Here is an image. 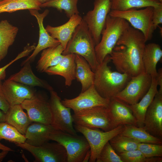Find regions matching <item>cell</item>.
Wrapping results in <instances>:
<instances>
[{
  "mask_svg": "<svg viewBox=\"0 0 162 162\" xmlns=\"http://www.w3.org/2000/svg\"><path fill=\"white\" fill-rule=\"evenodd\" d=\"M146 42L140 31L130 26L124 31L110 55L117 71L131 77L145 72L142 57Z\"/></svg>",
  "mask_w": 162,
  "mask_h": 162,
  "instance_id": "1",
  "label": "cell"
},
{
  "mask_svg": "<svg viewBox=\"0 0 162 162\" xmlns=\"http://www.w3.org/2000/svg\"><path fill=\"white\" fill-rule=\"evenodd\" d=\"M110 62V55H108L99 64L94 72L93 83L100 95L110 99L124 88L132 77L126 74L112 71L108 65Z\"/></svg>",
  "mask_w": 162,
  "mask_h": 162,
  "instance_id": "2",
  "label": "cell"
},
{
  "mask_svg": "<svg viewBox=\"0 0 162 162\" xmlns=\"http://www.w3.org/2000/svg\"><path fill=\"white\" fill-rule=\"evenodd\" d=\"M95 45L87 25L82 20L76 28L62 54H74L82 56L94 72L99 64L95 55Z\"/></svg>",
  "mask_w": 162,
  "mask_h": 162,
  "instance_id": "3",
  "label": "cell"
},
{
  "mask_svg": "<svg viewBox=\"0 0 162 162\" xmlns=\"http://www.w3.org/2000/svg\"><path fill=\"white\" fill-rule=\"evenodd\" d=\"M130 26V23L123 18L107 15L100 40L95 47L96 58L99 64L110 54L124 31Z\"/></svg>",
  "mask_w": 162,
  "mask_h": 162,
  "instance_id": "4",
  "label": "cell"
},
{
  "mask_svg": "<svg viewBox=\"0 0 162 162\" xmlns=\"http://www.w3.org/2000/svg\"><path fill=\"white\" fill-rule=\"evenodd\" d=\"M49 139L60 143L64 147L67 154V162H82L90 149L89 144L83 136L55 130L50 134Z\"/></svg>",
  "mask_w": 162,
  "mask_h": 162,
  "instance_id": "5",
  "label": "cell"
},
{
  "mask_svg": "<svg viewBox=\"0 0 162 162\" xmlns=\"http://www.w3.org/2000/svg\"><path fill=\"white\" fill-rule=\"evenodd\" d=\"M153 7H148L141 10L133 8L124 11L111 10L109 15L112 17L123 18L134 28L140 31L146 41L151 40L154 31L152 22Z\"/></svg>",
  "mask_w": 162,
  "mask_h": 162,
  "instance_id": "6",
  "label": "cell"
},
{
  "mask_svg": "<svg viewBox=\"0 0 162 162\" xmlns=\"http://www.w3.org/2000/svg\"><path fill=\"white\" fill-rule=\"evenodd\" d=\"M75 124L92 129H100L107 131L112 129L107 107L98 106L82 110L72 115Z\"/></svg>",
  "mask_w": 162,
  "mask_h": 162,
  "instance_id": "7",
  "label": "cell"
},
{
  "mask_svg": "<svg viewBox=\"0 0 162 162\" xmlns=\"http://www.w3.org/2000/svg\"><path fill=\"white\" fill-rule=\"evenodd\" d=\"M74 127L77 132L83 134L89 144L91 153L88 161L90 162H96L105 144L113 137L121 134L124 129V125H119L107 131L75 124Z\"/></svg>",
  "mask_w": 162,
  "mask_h": 162,
  "instance_id": "8",
  "label": "cell"
},
{
  "mask_svg": "<svg viewBox=\"0 0 162 162\" xmlns=\"http://www.w3.org/2000/svg\"><path fill=\"white\" fill-rule=\"evenodd\" d=\"M94 5L93 9L88 11L82 20L86 24L96 45L100 40L107 16L111 10V4L110 0H95Z\"/></svg>",
  "mask_w": 162,
  "mask_h": 162,
  "instance_id": "9",
  "label": "cell"
},
{
  "mask_svg": "<svg viewBox=\"0 0 162 162\" xmlns=\"http://www.w3.org/2000/svg\"><path fill=\"white\" fill-rule=\"evenodd\" d=\"M17 146L28 152L34 158L35 162H67V154L60 143L46 142L36 146L24 143H15Z\"/></svg>",
  "mask_w": 162,
  "mask_h": 162,
  "instance_id": "10",
  "label": "cell"
},
{
  "mask_svg": "<svg viewBox=\"0 0 162 162\" xmlns=\"http://www.w3.org/2000/svg\"><path fill=\"white\" fill-rule=\"evenodd\" d=\"M50 92L49 101L52 116L51 124L56 130L77 134V131L73 125L71 109L62 104L60 97L56 92L52 90Z\"/></svg>",
  "mask_w": 162,
  "mask_h": 162,
  "instance_id": "11",
  "label": "cell"
},
{
  "mask_svg": "<svg viewBox=\"0 0 162 162\" xmlns=\"http://www.w3.org/2000/svg\"><path fill=\"white\" fill-rule=\"evenodd\" d=\"M152 80L151 75L145 72L132 77L124 88L114 97L129 105L137 103L148 91Z\"/></svg>",
  "mask_w": 162,
  "mask_h": 162,
  "instance_id": "12",
  "label": "cell"
},
{
  "mask_svg": "<svg viewBox=\"0 0 162 162\" xmlns=\"http://www.w3.org/2000/svg\"><path fill=\"white\" fill-rule=\"evenodd\" d=\"M110 100L100 95L93 84L77 97L71 99L65 98L61 102L64 106L72 109L74 113L96 106L107 107Z\"/></svg>",
  "mask_w": 162,
  "mask_h": 162,
  "instance_id": "13",
  "label": "cell"
},
{
  "mask_svg": "<svg viewBox=\"0 0 162 162\" xmlns=\"http://www.w3.org/2000/svg\"><path fill=\"white\" fill-rule=\"evenodd\" d=\"M21 105L32 122L51 124L52 116L49 101L44 96L36 93Z\"/></svg>",
  "mask_w": 162,
  "mask_h": 162,
  "instance_id": "14",
  "label": "cell"
},
{
  "mask_svg": "<svg viewBox=\"0 0 162 162\" xmlns=\"http://www.w3.org/2000/svg\"><path fill=\"white\" fill-rule=\"evenodd\" d=\"M143 127L150 134L162 139V91L158 90L148 107Z\"/></svg>",
  "mask_w": 162,
  "mask_h": 162,
  "instance_id": "15",
  "label": "cell"
},
{
  "mask_svg": "<svg viewBox=\"0 0 162 162\" xmlns=\"http://www.w3.org/2000/svg\"><path fill=\"white\" fill-rule=\"evenodd\" d=\"M107 108L112 129L125 124L137 126L136 119L129 105L114 97L110 99Z\"/></svg>",
  "mask_w": 162,
  "mask_h": 162,
  "instance_id": "16",
  "label": "cell"
},
{
  "mask_svg": "<svg viewBox=\"0 0 162 162\" xmlns=\"http://www.w3.org/2000/svg\"><path fill=\"white\" fill-rule=\"evenodd\" d=\"M29 10L30 14L35 16L37 20L39 27V38L38 44L32 53L22 62V66L27 62L31 63L38 54L43 50L60 44L58 40L50 35L44 26V20L49 14V10L46 9L41 13H40L38 10L35 9H30Z\"/></svg>",
  "mask_w": 162,
  "mask_h": 162,
  "instance_id": "17",
  "label": "cell"
},
{
  "mask_svg": "<svg viewBox=\"0 0 162 162\" xmlns=\"http://www.w3.org/2000/svg\"><path fill=\"white\" fill-rule=\"evenodd\" d=\"M4 97L10 106L21 105L26 100L30 99L36 94L31 87L8 79L2 84Z\"/></svg>",
  "mask_w": 162,
  "mask_h": 162,
  "instance_id": "18",
  "label": "cell"
},
{
  "mask_svg": "<svg viewBox=\"0 0 162 162\" xmlns=\"http://www.w3.org/2000/svg\"><path fill=\"white\" fill-rule=\"evenodd\" d=\"M69 18L68 21L63 25L56 27L48 25L45 28L51 37L59 41L64 50L76 28L82 20L79 14L74 15Z\"/></svg>",
  "mask_w": 162,
  "mask_h": 162,
  "instance_id": "19",
  "label": "cell"
},
{
  "mask_svg": "<svg viewBox=\"0 0 162 162\" xmlns=\"http://www.w3.org/2000/svg\"><path fill=\"white\" fill-rule=\"evenodd\" d=\"M75 55H63L60 62L56 65L48 68L45 72L49 75H58L65 79V85L70 86L76 79Z\"/></svg>",
  "mask_w": 162,
  "mask_h": 162,
  "instance_id": "20",
  "label": "cell"
},
{
  "mask_svg": "<svg viewBox=\"0 0 162 162\" xmlns=\"http://www.w3.org/2000/svg\"><path fill=\"white\" fill-rule=\"evenodd\" d=\"M56 130L51 124L33 122L27 128L24 134L25 142L38 146L49 141L50 134Z\"/></svg>",
  "mask_w": 162,
  "mask_h": 162,
  "instance_id": "21",
  "label": "cell"
},
{
  "mask_svg": "<svg viewBox=\"0 0 162 162\" xmlns=\"http://www.w3.org/2000/svg\"><path fill=\"white\" fill-rule=\"evenodd\" d=\"M158 85L155 78H152L151 87L147 93L137 103L129 105L133 114L135 118L137 126L142 127L146 112L158 92Z\"/></svg>",
  "mask_w": 162,
  "mask_h": 162,
  "instance_id": "22",
  "label": "cell"
},
{
  "mask_svg": "<svg viewBox=\"0 0 162 162\" xmlns=\"http://www.w3.org/2000/svg\"><path fill=\"white\" fill-rule=\"evenodd\" d=\"M31 63L24 64L18 72L11 75L9 79L30 86H38L49 91L53 90L52 87L46 82L37 76L33 73Z\"/></svg>",
  "mask_w": 162,
  "mask_h": 162,
  "instance_id": "23",
  "label": "cell"
},
{
  "mask_svg": "<svg viewBox=\"0 0 162 162\" xmlns=\"http://www.w3.org/2000/svg\"><path fill=\"white\" fill-rule=\"evenodd\" d=\"M162 57V50L159 44L154 43L146 44L142 61L145 72L152 78L157 76V64Z\"/></svg>",
  "mask_w": 162,
  "mask_h": 162,
  "instance_id": "24",
  "label": "cell"
},
{
  "mask_svg": "<svg viewBox=\"0 0 162 162\" xmlns=\"http://www.w3.org/2000/svg\"><path fill=\"white\" fill-rule=\"evenodd\" d=\"M23 110L21 105L10 106L5 113V122L24 135L27 128L32 122Z\"/></svg>",
  "mask_w": 162,
  "mask_h": 162,
  "instance_id": "25",
  "label": "cell"
},
{
  "mask_svg": "<svg viewBox=\"0 0 162 162\" xmlns=\"http://www.w3.org/2000/svg\"><path fill=\"white\" fill-rule=\"evenodd\" d=\"M18 28L6 20L0 22V62L7 56L9 47L14 43Z\"/></svg>",
  "mask_w": 162,
  "mask_h": 162,
  "instance_id": "26",
  "label": "cell"
},
{
  "mask_svg": "<svg viewBox=\"0 0 162 162\" xmlns=\"http://www.w3.org/2000/svg\"><path fill=\"white\" fill-rule=\"evenodd\" d=\"M75 55L76 79L81 84V92L88 88L94 83V73L86 60L82 56Z\"/></svg>",
  "mask_w": 162,
  "mask_h": 162,
  "instance_id": "27",
  "label": "cell"
},
{
  "mask_svg": "<svg viewBox=\"0 0 162 162\" xmlns=\"http://www.w3.org/2000/svg\"><path fill=\"white\" fill-rule=\"evenodd\" d=\"M64 49L60 44L42 50L36 68L40 72H45L49 68L57 64L62 58Z\"/></svg>",
  "mask_w": 162,
  "mask_h": 162,
  "instance_id": "28",
  "label": "cell"
},
{
  "mask_svg": "<svg viewBox=\"0 0 162 162\" xmlns=\"http://www.w3.org/2000/svg\"><path fill=\"white\" fill-rule=\"evenodd\" d=\"M121 134L130 137L140 142L162 145V139L155 137L147 132L143 127L125 124Z\"/></svg>",
  "mask_w": 162,
  "mask_h": 162,
  "instance_id": "29",
  "label": "cell"
},
{
  "mask_svg": "<svg viewBox=\"0 0 162 162\" xmlns=\"http://www.w3.org/2000/svg\"><path fill=\"white\" fill-rule=\"evenodd\" d=\"M40 4L37 0H2L0 1V14L11 13L23 10H40Z\"/></svg>",
  "mask_w": 162,
  "mask_h": 162,
  "instance_id": "30",
  "label": "cell"
},
{
  "mask_svg": "<svg viewBox=\"0 0 162 162\" xmlns=\"http://www.w3.org/2000/svg\"><path fill=\"white\" fill-rule=\"evenodd\" d=\"M111 10L124 11L131 9L157 7L162 4L158 0H110Z\"/></svg>",
  "mask_w": 162,
  "mask_h": 162,
  "instance_id": "31",
  "label": "cell"
},
{
  "mask_svg": "<svg viewBox=\"0 0 162 162\" xmlns=\"http://www.w3.org/2000/svg\"><path fill=\"white\" fill-rule=\"evenodd\" d=\"M109 142L118 154L137 149L140 142L136 140L120 134L113 137Z\"/></svg>",
  "mask_w": 162,
  "mask_h": 162,
  "instance_id": "32",
  "label": "cell"
},
{
  "mask_svg": "<svg viewBox=\"0 0 162 162\" xmlns=\"http://www.w3.org/2000/svg\"><path fill=\"white\" fill-rule=\"evenodd\" d=\"M77 2L78 0H51L40 4V7H52L60 11L64 10L67 17L70 18L74 15L79 14Z\"/></svg>",
  "mask_w": 162,
  "mask_h": 162,
  "instance_id": "33",
  "label": "cell"
},
{
  "mask_svg": "<svg viewBox=\"0 0 162 162\" xmlns=\"http://www.w3.org/2000/svg\"><path fill=\"white\" fill-rule=\"evenodd\" d=\"M4 140L15 143H24L26 138L15 128L6 122H0V141Z\"/></svg>",
  "mask_w": 162,
  "mask_h": 162,
  "instance_id": "34",
  "label": "cell"
},
{
  "mask_svg": "<svg viewBox=\"0 0 162 162\" xmlns=\"http://www.w3.org/2000/svg\"><path fill=\"white\" fill-rule=\"evenodd\" d=\"M123 162H162L161 157L146 158L138 149L118 154Z\"/></svg>",
  "mask_w": 162,
  "mask_h": 162,
  "instance_id": "35",
  "label": "cell"
},
{
  "mask_svg": "<svg viewBox=\"0 0 162 162\" xmlns=\"http://www.w3.org/2000/svg\"><path fill=\"white\" fill-rule=\"evenodd\" d=\"M97 162H123L120 157L107 142L101 149Z\"/></svg>",
  "mask_w": 162,
  "mask_h": 162,
  "instance_id": "36",
  "label": "cell"
},
{
  "mask_svg": "<svg viewBox=\"0 0 162 162\" xmlns=\"http://www.w3.org/2000/svg\"><path fill=\"white\" fill-rule=\"evenodd\" d=\"M137 149L146 158L162 157V145L140 142Z\"/></svg>",
  "mask_w": 162,
  "mask_h": 162,
  "instance_id": "37",
  "label": "cell"
},
{
  "mask_svg": "<svg viewBox=\"0 0 162 162\" xmlns=\"http://www.w3.org/2000/svg\"><path fill=\"white\" fill-rule=\"evenodd\" d=\"M152 22L154 30L162 23V4L157 7L153 8Z\"/></svg>",
  "mask_w": 162,
  "mask_h": 162,
  "instance_id": "38",
  "label": "cell"
},
{
  "mask_svg": "<svg viewBox=\"0 0 162 162\" xmlns=\"http://www.w3.org/2000/svg\"><path fill=\"white\" fill-rule=\"evenodd\" d=\"M26 56L25 53L21 52L13 60L4 66L0 68V80H2L5 78L6 76V70L12 63L19 59Z\"/></svg>",
  "mask_w": 162,
  "mask_h": 162,
  "instance_id": "39",
  "label": "cell"
},
{
  "mask_svg": "<svg viewBox=\"0 0 162 162\" xmlns=\"http://www.w3.org/2000/svg\"><path fill=\"white\" fill-rule=\"evenodd\" d=\"M2 82L0 80V110L6 113L10 107V106L6 100L2 91Z\"/></svg>",
  "mask_w": 162,
  "mask_h": 162,
  "instance_id": "40",
  "label": "cell"
},
{
  "mask_svg": "<svg viewBox=\"0 0 162 162\" xmlns=\"http://www.w3.org/2000/svg\"><path fill=\"white\" fill-rule=\"evenodd\" d=\"M157 80L158 86L160 88L159 90L162 91V68H160L157 71V74L155 78Z\"/></svg>",
  "mask_w": 162,
  "mask_h": 162,
  "instance_id": "41",
  "label": "cell"
},
{
  "mask_svg": "<svg viewBox=\"0 0 162 162\" xmlns=\"http://www.w3.org/2000/svg\"><path fill=\"white\" fill-rule=\"evenodd\" d=\"M0 150L2 151H8L9 152H13L14 150L11 148L3 144L0 142Z\"/></svg>",
  "mask_w": 162,
  "mask_h": 162,
  "instance_id": "42",
  "label": "cell"
},
{
  "mask_svg": "<svg viewBox=\"0 0 162 162\" xmlns=\"http://www.w3.org/2000/svg\"><path fill=\"white\" fill-rule=\"evenodd\" d=\"M9 151H2L0 152V162H2L6 157Z\"/></svg>",
  "mask_w": 162,
  "mask_h": 162,
  "instance_id": "43",
  "label": "cell"
},
{
  "mask_svg": "<svg viewBox=\"0 0 162 162\" xmlns=\"http://www.w3.org/2000/svg\"><path fill=\"white\" fill-rule=\"evenodd\" d=\"M91 151L90 149L86 154L82 162H88L91 156Z\"/></svg>",
  "mask_w": 162,
  "mask_h": 162,
  "instance_id": "44",
  "label": "cell"
},
{
  "mask_svg": "<svg viewBox=\"0 0 162 162\" xmlns=\"http://www.w3.org/2000/svg\"><path fill=\"white\" fill-rule=\"evenodd\" d=\"M5 122V113L0 110V122Z\"/></svg>",
  "mask_w": 162,
  "mask_h": 162,
  "instance_id": "45",
  "label": "cell"
},
{
  "mask_svg": "<svg viewBox=\"0 0 162 162\" xmlns=\"http://www.w3.org/2000/svg\"><path fill=\"white\" fill-rule=\"evenodd\" d=\"M40 4L51 0H37Z\"/></svg>",
  "mask_w": 162,
  "mask_h": 162,
  "instance_id": "46",
  "label": "cell"
},
{
  "mask_svg": "<svg viewBox=\"0 0 162 162\" xmlns=\"http://www.w3.org/2000/svg\"><path fill=\"white\" fill-rule=\"evenodd\" d=\"M159 1H160L161 3H162V0H158Z\"/></svg>",
  "mask_w": 162,
  "mask_h": 162,
  "instance_id": "47",
  "label": "cell"
},
{
  "mask_svg": "<svg viewBox=\"0 0 162 162\" xmlns=\"http://www.w3.org/2000/svg\"><path fill=\"white\" fill-rule=\"evenodd\" d=\"M2 0H0V1H2Z\"/></svg>",
  "mask_w": 162,
  "mask_h": 162,
  "instance_id": "48",
  "label": "cell"
}]
</instances>
